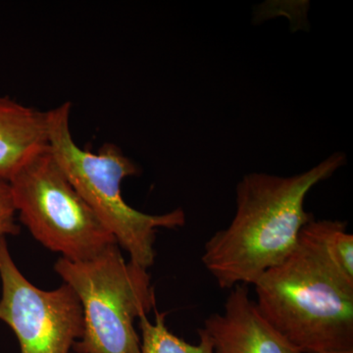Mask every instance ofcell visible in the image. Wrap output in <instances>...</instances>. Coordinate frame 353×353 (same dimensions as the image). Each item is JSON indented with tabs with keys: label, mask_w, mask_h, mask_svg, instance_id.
Segmentation results:
<instances>
[{
	"label": "cell",
	"mask_w": 353,
	"mask_h": 353,
	"mask_svg": "<svg viewBox=\"0 0 353 353\" xmlns=\"http://www.w3.org/2000/svg\"><path fill=\"white\" fill-rule=\"evenodd\" d=\"M345 162V155L338 152L297 175L252 173L241 179L233 220L206 241L201 256L221 289L253 285L289 256L314 218L305 210L306 196Z\"/></svg>",
	"instance_id": "6da1fadb"
},
{
	"label": "cell",
	"mask_w": 353,
	"mask_h": 353,
	"mask_svg": "<svg viewBox=\"0 0 353 353\" xmlns=\"http://www.w3.org/2000/svg\"><path fill=\"white\" fill-rule=\"evenodd\" d=\"M253 287L262 314L301 352L353 350V284L307 225L289 256Z\"/></svg>",
	"instance_id": "7a4b0ae2"
},
{
	"label": "cell",
	"mask_w": 353,
	"mask_h": 353,
	"mask_svg": "<svg viewBox=\"0 0 353 353\" xmlns=\"http://www.w3.org/2000/svg\"><path fill=\"white\" fill-rule=\"evenodd\" d=\"M71 103L48 111V148L77 192L112 233L130 261L148 269L154 264L158 229H176L185 224L183 209L150 215L131 208L122 196L123 180L137 175V165L119 146L105 143L94 154L80 148L70 130Z\"/></svg>",
	"instance_id": "3957f363"
},
{
	"label": "cell",
	"mask_w": 353,
	"mask_h": 353,
	"mask_svg": "<svg viewBox=\"0 0 353 353\" xmlns=\"http://www.w3.org/2000/svg\"><path fill=\"white\" fill-rule=\"evenodd\" d=\"M54 269L82 305L83 330L73 347L77 353H141L134 323L157 309L148 269L126 261L118 245L85 261L60 257Z\"/></svg>",
	"instance_id": "277c9868"
},
{
	"label": "cell",
	"mask_w": 353,
	"mask_h": 353,
	"mask_svg": "<svg viewBox=\"0 0 353 353\" xmlns=\"http://www.w3.org/2000/svg\"><path fill=\"white\" fill-rule=\"evenodd\" d=\"M8 183L21 222L39 243L62 259L85 261L117 245L48 146L30 158Z\"/></svg>",
	"instance_id": "5b68a950"
},
{
	"label": "cell",
	"mask_w": 353,
	"mask_h": 353,
	"mask_svg": "<svg viewBox=\"0 0 353 353\" xmlns=\"http://www.w3.org/2000/svg\"><path fill=\"white\" fill-rule=\"evenodd\" d=\"M0 320L13 330L21 353H70L82 338L83 309L69 285L43 290L21 273L0 239Z\"/></svg>",
	"instance_id": "8992f818"
},
{
	"label": "cell",
	"mask_w": 353,
	"mask_h": 353,
	"mask_svg": "<svg viewBox=\"0 0 353 353\" xmlns=\"http://www.w3.org/2000/svg\"><path fill=\"white\" fill-rule=\"evenodd\" d=\"M202 329L214 353H303L264 317L243 285L231 290L224 310L206 318Z\"/></svg>",
	"instance_id": "52a82bcc"
},
{
	"label": "cell",
	"mask_w": 353,
	"mask_h": 353,
	"mask_svg": "<svg viewBox=\"0 0 353 353\" xmlns=\"http://www.w3.org/2000/svg\"><path fill=\"white\" fill-rule=\"evenodd\" d=\"M48 146V113L0 95V182Z\"/></svg>",
	"instance_id": "ba28073f"
},
{
	"label": "cell",
	"mask_w": 353,
	"mask_h": 353,
	"mask_svg": "<svg viewBox=\"0 0 353 353\" xmlns=\"http://www.w3.org/2000/svg\"><path fill=\"white\" fill-rule=\"evenodd\" d=\"M154 322L148 315L139 317L141 353H214L212 341L203 329L199 330V343H188L170 332L165 324L166 313L154 309Z\"/></svg>",
	"instance_id": "9c48e42d"
},
{
	"label": "cell",
	"mask_w": 353,
	"mask_h": 353,
	"mask_svg": "<svg viewBox=\"0 0 353 353\" xmlns=\"http://www.w3.org/2000/svg\"><path fill=\"white\" fill-rule=\"evenodd\" d=\"M307 228L321 243L334 267L353 284V236L347 231V223L313 218Z\"/></svg>",
	"instance_id": "30bf717a"
},
{
	"label": "cell",
	"mask_w": 353,
	"mask_h": 353,
	"mask_svg": "<svg viewBox=\"0 0 353 353\" xmlns=\"http://www.w3.org/2000/svg\"><path fill=\"white\" fill-rule=\"evenodd\" d=\"M16 213L9 183L0 182V239L20 233L19 225L16 223Z\"/></svg>",
	"instance_id": "8fae6325"
},
{
	"label": "cell",
	"mask_w": 353,
	"mask_h": 353,
	"mask_svg": "<svg viewBox=\"0 0 353 353\" xmlns=\"http://www.w3.org/2000/svg\"><path fill=\"white\" fill-rule=\"evenodd\" d=\"M303 353H353V350H332V352H303Z\"/></svg>",
	"instance_id": "7c38bea8"
}]
</instances>
